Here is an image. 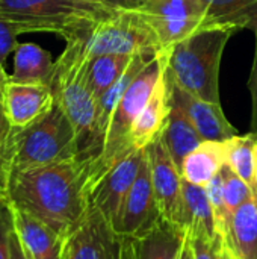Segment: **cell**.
Listing matches in <instances>:
<instances>
[{"label":"cell","mask_w":257,"mask_h":259,"mask_svg":"<svg viewBox=\"0 0 257 259\" xmlns=\"http://www.w3.org/2000/svg\"><path fill=\"white\" fill-rule=\"evenodd\" d=\"M100 2L114 9H135L130 0H100Z\"/></svg>","instance_id":"35"},{"label":"cell","mask_w":257,"mask_h":259,"mask_svg":"<svg viewBox=\"0 0 257 259\" xmlns=\"http://www.w3.org/2000/svg\"><path fill=\"white\" fill-rule=\"evenodd\" d=\"M186 241L189 244L192 259H220L218 249L223 240H211L203 235L186 232Z\"/></svg>","instance_id":"31"},{"label":"cell","mask_w":257,"mask_h":259,"mask_svg":"<svg viewBox=\"0 0 257 259\" xmlns=\"http://www.w3.org/2000/svg\"><path fill=\"white\" fill-rule=\"evenodd\" d=\"M208 27L248 29L257 33V0H201Z\"/></svg>","instance_id":"19"},{"label":"cell","mask_w":257,"mask_h":259,"mask_svg":"<svg viewBox=\"0 0 257 259\" xmlns=\"http://www.w3.org/2000/svg\"><path fill=\"white\" fill-rule=\"evenodd\" d=\"M168 62V61H167ZM170 96H168V77L167 67L162 71L151 97L138 115L132 132H130V147L132 149H147L153 141H156L167 124L170 115Z\"/></svg>","instance_id":"16"},{"label":"cell","mask_w":257,"mask_h":259,"mask_svg":"<svg viewBox=\"0 0 257 259\" xmlns=\"http://www.w3.org/2000/svg\"><path fill=\"white\" fill-rule=\"evenodd\" d=\"M226 141H203L183 161L182 178L194 185L206 187L226 165Z\"/></svg>","instance_id":"18"},{"label":"cell","mask_w":257,"mask_h":259,"mask_svg":"<svg viewBox=\"0 0 257 259\" xmlns=\"http://www.w3.org/2000/svg\"><path fill=\"white\" fill-rule=\"evenodd\" d=\"M185 240V229L162 219L144 235L121 237V259H179Z\"/></svg>","instance_id":"15"},{"label":"cell","mask_w":257,"mask_h":259,"mask_svg":"<svg viewBox=\"0 0 257 259\" xmlns=\"http://www.w3.org/2000/svg\"><path fill=\"white\" fill-rule=\"evenodd\" d=\"M14 127L9 124L0 102V196H5L11 175V141Z\"/></svg>","instance_id":"28"},{"label":"cell","mask_w":257,"mask_h":259,"mask_svg":"<svg viewBox=\"0 0 257 259\" xmlns=\"http://www.w3.org/2000/svg\"><path fill=\"white\" fill-rule=\"evenodd\" d=\"M147 155L153 190L162 217L186 231L188 219L182 191L183 178L161 137L147 147Z\"/></svg>","instance_id":"9"},{"label":"cell","mask_w":257,"mask_h":259,"mask_svg":"<svg viewBox=\"0 0 257 259\" xmlns=\"http://www.w3.org/2000/svg\"><path fill=\"white\" fill-rule=\"evenodd\" d=\"M98 2H100V0H98Z\"/></svg>","instance_id":"39"},{"label":"cell","mask_w":257,"mask_h":259,"mask_svg":"<svg viewBox=\"0 0 257 259\" xmlns=\"http://www.w3.org/2000/svg\"><path fill=\"white\" fill-rule=\"evenodd\" d=\"M74 158H79L77 135L68 115L56 100L53 108L39 120L23 129L14 127L11 173Z\"/></svg>","instance_id":"5"},{"label":"cell","mask_w":257,"mask_h":259,"mask_svg":"<svg viewBox=\"0 0 257 259\" xmlns=\"http://www.w3.org/2000/svg\"><path fill=\"white\" fill-rule=\"evenodd\" d=\"M229 244L239 259H257V196L254 193L233 214Z\"/></svg>","instance_id":"22"},{"label":"cell","mask_w":257,"mask_h":259,"mask_svg":"<svg viewBox=\"0 0 257 259\" xmlns=\"http://www.w3.org/2000/svg\"><path fill=\"white\" fill-rule=\"evenodd\" d=\"M14 209L5 196H0V259H12Z\"/></svg>","instance_id":"29"},{"label":"cell","mask_w":257,"mask_h":259,"mask_svg":"<svg viewBox=\"0 0 257 259\" xmlns=\"http://www.w3.org/2000/svg\"><path fill=\"white\" fill-rule=\"evenodd\" d=\"M168 50H161L133 79L124 94L120 97L114 114L111 117L109 129L106 134L105 146L101 155L92 162L91 185L105 175L117 161L124 158L129 152L136 150L130 147V132L132 127L147 105L151 93L167 67ZM91 191V190H89Z\"/></svg>","instance_id":"6"},{"label":"cell","mask_w":257,"mask_h":259,"mask_svg":"<svg viewBox=\"0 0 257 259\" xmlns=\"http://www.w3.org/2000/svg\"><path fill=\"white\" fill-rule=\"evenodd\" d=\"M206 191L211 200V206L214 211L215 226L220 238L226 243H229V234H230V223L232 219L227 212L226 199H224V181L221 171L206 185Z\"/></svg>","instance_id":"26"},{"label":"cell","mask_w":257,"mask_h":259,"mask_svg":"<svg viewBox=\"0 0 257 259\" xmlns=\"http://www.w3.org/2000/svg\"><path fill=\"white\" fill-rule=\"evenodd\" d=\"M62 259H121V237L89 205L82 223L65 238Z\"/></svg>","instance_id":"12"},{"label":"cell","mask_w":257,"mask_h":259,"mask_svg":"<svg viewBox=\"0 0 257 259\" xmlns=\"http://www.w3.org/2000/svg\"><path fill=\"white\" fill-rule=\"evenodd\" d=\"M221 175H223V181H224L226 206H227V212L232 219L233 214L236 212V209L251 197L253 190L227 164L221 168Z\"/></svg>","instance_id":"27"},{"label":"cell","mask_w":257,"mask_h":259,"mask_svg":"<svg viewBox=\"0 0 257 259\" xmlns=\"http://www.w3.org/2000/svg\"><path fill=\"white\" fill-rule=\"evenodd\" d=\"M14 226L20 243L32 259H62L64 241L39 220L14 209Z\"/></svg>","instance_id":"17"},{"label":"cell","mask_w":257,"mask_h":259,"mask_svg":"<svg viewBox=\"0 0 257 259\" xmlns=\"http://www.w3.org/2000/svg\"><path fill=\"white\" fill-rule=\"evenodd\" d=\"M89 59L85 56L77 39L67 41L61 56L55 61L50 88L56 103L68 115L77 135L79 159L95 161L94 132L97 118V99L92 94L88 79Z\"/></svg>","instance_id":"3"},{"label":"cell","mask_w":257,"mask_h":259,"mask_svg":"<svg viewBox=\"0 0 257 259\" xmlns=\"http://www.w3.org/2000/svg\"><path fill=\"white\" fill-rule=\"evenodd\" d=\"M171 105V103H170ZM167 150L170 152L173 161L182 168V164L185 158L204 140L200 137L194 124L189 121V118L174 105H171L170 115L167 120V124L161 135Z\"/></svg>","instance_id":"20"},{"label":"cell","mask_w":257,"mask_h":259,"mask_svg":"<svg viewBox=\"0 0 257 259\" xmlns=\"http://www.w3.org/2000/svg\"><path fill=\"white\" fill-rule=\"evenodd\" d=\"M168 96L170 103L177 106L194 124L197 132L204 141H227L239 132L226 118L221 103L203 100L189 91L179 87L168 74Z\"/></svg>","instance_id":"13"},{"label":"cell","mask_w":257,"mask_h":259,"mask_svg":"<svg viewBox=\"0 0 257 259\" xmlns=\"http://www.w3.org/2000/svg\"><path fill=\"white\" fill-rule=\"evenodd\" d=\"M115 9L98 0H0V18L17 32H48L65 41L82 36Z\"/></svg>","instance_id":"4"},{"label":"cell","mask_w":257,"mask_h":259,"mask_svg":"<svg viewBox=\"0 0 257 259\" xmlns=\"http://www.w3.org/2000/svg\"><path fill=\"white\" fill-rule=\"evenodd\" d=\"M257 143V131L247 135H236L226 141L227 159L226 164L253 190L257 196L254 181V149Z\"/></svg>","instance_id":"25"},{"label":"cell","mask_w":257,"mask_h":259,"mask_svg":"<svg viewBox=\"0 0 257 259\" xmlns=\"http://www.w3.org/2000/svg\"><path fill=\"white\" fill-rule=\"evenodd\" d=\"M133 56L135 55H101L89 59L86 79L97 100L120 79Z\"/></svg>","instance_id":"24"},{"label":"cell","mask_w":257,"mask_h":259,"mask_svg":"<svg viewBox=\"0 0 257 259\" xmlns=\"http://www.w3.org/2000/svg\"><path fill=\"white\" fill-rule=\"evenodd\" d=\"M218 256L220 259H239L238 255L235 253V250L230 247V244L226 241H221L220 249H218Z\"/></svg>","instance_id":"34"},{"label":"cell","mask_w":257,"mask_h":259,"mask_svg":"<svg viewBox=\"0 0 257 259\" xmlns=\"http://www.w3.org/2000/svg\"><path fill=\"white\" fill-rule=\"evenodd\" d=\"M162 219L153 190L151 168L145 149L138 176L123 203L114 231L121 237H139L151 231Z\"/></svg>","instance_id":"10"},{"label":"cell","mask_w":257,"mask_h":259,"mask_svg":"<svg viewBox=\"0 0 257 259\" xmlns=\"http://www.w3.org/2000/svg\"><path fill=\"white\" fill-rule=\"evenodd\" d=\"M130 2L133 3V6H135V8H138V6H139V5H142L145 0H130Z\"/></svg>","instance_id":"38"},{"label":"cell","mask_w":257,"mask_h":259,"mask_svg":"<svg viewBox=\"0 0 257 259\" xmlns=\"http://www.w3.org/2000/svg\"><path fill=\"white\" fill-rule=\"evenodd\" d=\"M55 68L52 53L35 42H21L14 52V71L9 79L15 82L50 83Z\"/></svg>","instance_id":"21"},{"label":"cell","mask_w":257,"mask_h":259,"mask_svg":"<svg viewBox=\"0 0 257 259\" xmlns=\"http://www.w3.org/2000/svg\"><path fill=\"white\" fill-rule=\"evenodd\" d=\"M76 39L88 59L101 55L161 52L156 35L136 9H115Z\"/></svg>","instance_id":"7"},{"label":"cell","mask_w":257,"mask_h":259,"mask_svg":"<svg viewBox=\"0 0 257 259\" xmlns=\"http://www.w3.org/2000/svg\"><path fill=\"white\" fill-rule=\"evenodd\" d=\"M254 181H256V188H257V143H256V149H254Z\"/></svg>","instance_id":"37"},{"label":"cell","mask_w":257,"mask_h":259,"mask_svg":"<svg viewBox=\"0 0 257 259\" xmlns=\"http://www.w3.org/2000/svg\"><path fill=\"white\" fill-rule=\"evenodd\" d=\"M135 9L156 35L161 50L208 27L201 0H145Z\"/></svg>","instance_id":"8"},{"label":"cell","mask_w":257,"mask_h":259,"mask_svg":"<svg viewBox=\"0 0 257 259\" xmlns=\"http://www.w3.org/2000/svg\"><path fill=\"white\" fill-rule=\"evenodd\" d=\"M179 259H192V253H191V249H189V244H188L186 240H185V244H183V247L180 250Z\"/></svg>","instance_id":"36"},{"label":"cell","mask_w":257,"mask_h":259,"mask_svg":"<svg viewBox=\"0 0 257 259\" xmlns=\"http://www.w3.org/2000/svg\"><path fill=\"white\" fill-rule=\"evenodd\" d=\"M247 85H248V91H250V96H251V127L254 131V129H257V33L254 59H253V67H251Z\"/></svg>","instance_id":"32"},{"label":"cell","mask_w":257,"mask_h":259,"mask_svg":"<svg viewBox=\"0 0 257 259\" xmlns=\"http://www.w3.org/2000/svg\"><path fill=\"white\" fill-rule=\"evenodd\" d=\"M144 153L145 149L129 152L91 185L89 205L98 209L112 228L138 176Z\"/></svg>","instance_id":"11"},{"label":"cell","mask_w":257,"mask_h":259,"mask_svg":"<svg viewBox=\"0 0 257 259\" xmlns=\"http://www.w3.org/2000/svg\"><path fill=\"white\" fill-rule=\"evenodd\" d=\"M182 191H183V200H185L186 219H188L186 232L203 235L211 240H221L217 232L214 211L211 206L206 187H198L183 179Z\"/></svg>","instance_id":"23"},{"label":"cell","mask_w":257,"mask_h":259,"mask_svg":"<svg viewBox=\"0 0 257 259\" xmlns=\"http://www.w3.org/2000/svg\"><path fill=\"white\" fill-rule=\"evenodd\" d=\"M0 102L9 124L15 129H23L53 108L55 96L48 83L8 79L2 88Z\"/></svg>","instance_id":"14"},{"label":"cell","mask_w":257,"mask_h":259,"mask_svg":"<svg viewBox=\"0 0 257 259\" xmlns=\"http://www.w3.org/2000/svg\"><path fill=\"white\" fill-rule=\"evenodd\" d=\"M12 259H32L23 249L17 232H14V237H12Z\"/></svg>","instance_id":"33"},{"label":"cell","mask_w":257,"mask_h":259,"mask_svg":"<svg viewBox=\"0 0 257 259\" xmlns=\"http://www.w3.org/2000/svg\"><path fill=\"white\" fill-rule=\"evenodd\" d=\"M92 162L74 158L14 171L5 197L12 209L39 220L67 238L88 214Z\"/></svg>","instance_id":"1"},{"label":"cell","mask_w":257,"mask_h":259,"mask_svg":"<svg viewBox=\"0 0 257 259\" xmlns=\"http://www.w3.org/2000/svg\"><path fill=\"white\" fill-rule=\"evenodd\" d=\"M233 33L235 30L227 27H203L167 49V70L171 79L179 87L203 100L221 103V59Z\"/></svg>","instance_id":"2"},{"label":"cell","mask_w":257,"mask_h":259,"mask_svg":"<svg viewBox=\"0 0 257 259\" xmlns=\"http://www.w3.org/2000/svg\"><path fill=\"white\" fill-rule=\"evenodd\" d=\"M18 35L20 33L11 23L0 18V94H2L3 85L9 79V74L6 73V59L9 55H12L15 52V49L18 46V42H17Z\"/></svg>","instance_id":"30"}]
</instances>
